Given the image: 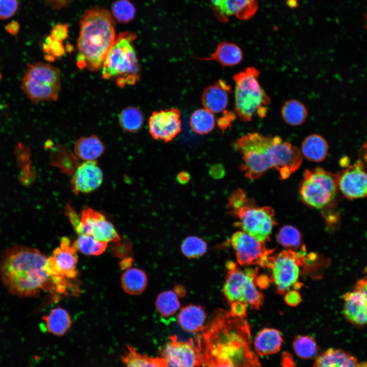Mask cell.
<instances>
[{"label": "cell", "instance_id": "obj_30", "mask_svg": "<svg viewBox=\"0 0 367 367\" xmlns=\"http://www.w3.org/2000/svg\"><path fill=\"white\" fill-rule=\"evenodd\" d=\"M281 115L286 123L296 126L301 125L305 121L308 112L301 101L296 99H290L283 104Z\"/></svg>", "mask_w": 367, "mask_h": 367}, {"label": "cell", "instance_id": "obj_8", "mask_svg": "<svg viewBox=\"0 0 367 367\" xmlns=\"http://www.w3.org/2000/svg\"><path fill=\"white\" fill-rule=\"evenodd\" d=\"M338 191L336 174L320 167L306 170L299 188L303 203L323 211L334 205Z\"/></svg>", "mask_w": 367, "mask_h": 367}, {"label": "cell", "instance_id": "obj_23", "mask_svg": "<svg viewBox=\"0 0 367 367\" xmlns=\"http://www.w3.org/2000/svg\"><path fill=\"white\" fill-rule=\"evenodd\" d=\"M282 342L281 333L278 330L270 328H264L255 338L254 350L257 355L273 354L280 349Z\"/></svg>", "mask_w": 367, "mask_h": 367}, {"label": "cell", "instance_id": "obj_24", "mask_svg": "<svg viewBox=\"0 0 367 367\" xmlns=\"http://www.w3.org/2000/svg\"><path fill=\"white\" fill-rule=\"evenodd\" d=\"M196 58L201 61L215 60L223 67H230L238 65L241 62L243 52L237 44L224 41L219 44L210 56Z\"/></svg>", "mask_w": 367, "mask_h": 367}, {"label": "cell", "instance_id": "obj_36", "mask_svg": "<svg viewBox=\"0 0 367 367\" xmlns=\"http://www.w3.org/2000/svg\"><path fill=\"white\" fill-rule=\"evenodd\" d=\"M293 347L296 354L302 359H312L318 354V346L314 339L310 336H296Z\"/></svg>", "mask_w": 367, "mask_h": 367}, {"label": "cell", "instance_id": "obj_41", "mask_svg": "<svg viewBox=\"0 0 367 367\" xmlns=\"http://www.w3.org/2000/svg\"><path fill=\"white\" fill-rule=\"evenodd\" d=\"M252 199L249 198L242 189L234 191L228 199V207L230 213L235 211L248 203Z\"/></svg>", "mask_w": 367, "mask_h": 367}, {"label": "cell", "instance_id": "obj_25", "mask_svg": "<svg viewBox=\"0 0 367 367\" xmlns=\"http://www.w3.org/2000/svg\"><path fill=\"white\" fill-rule=\"evenodd\" d=\"M177 318L179 325L184 330L197 333L204 328L206 314L201 306L191 304L181 309Z\"/></svg>", "mask_w": 367, "mask_h": 367}, {"label": "cell", "instance_id": "obj_14", "mask_svg": "<svg viewBox=\"0 0 367 367\" xmlns=\"http://www.w3.org/2000/svg\"><path fill=\"white\" fill-rule=\"evenodd\" d=\"M75 230L79 234L91 236L107 243L120 241L113 225L102 214L91 208L83 210L80 223Z\"/></svg>", "mask_w": 367, "mask_h": 367}, {"label": "cell", "instance_id": "obj_55", "mask_svg": "<svg viewBox=\"0 0 367 367\" xmlns=\"http://www.w3.org/2000/svg\"><path fill=\"white\" fill-rule=\"evenodd\" d=\"M2 74H1V72H0V81L2 80Z\"/></svg>", "mask_w": 367, "mask_h": 367}, {"label": "cell", "instance_id": "obj_1", "mask_svg": "<svg viewBox=\"0 0 367 367\" xmlns=\"http://www.w3.org/2000/svg\"><path fill=\"white\" fill-rule=\"evenodd\" d=\"M197 337L201 365L205 367H261L251 346L249 324L229 311L216 312Z\"/></svg>", "mask_w": 367, "mask_h": 367}, {"label": "cell", "instance_id": "obj_39", "mask_svg": "<svg viewBox=\"0 0 367 367\" xmlns=\"http://www.w3.org/2000/svg\"><path fill=\"white\" fill-rule=\"evenodd\" d=\"M180 248L185 256L193 258L203 255L206 251L207 246L202 239L196 236H190L183 241Z\"/></svg>", "mask_w": 367, "mask_h": 367}, {"label": "cell", "instance_id": "obj_51", "mask_svg": "<svg viewBox=\"0 0 367 367\" xmlns=\"http://www.w3.org/2000/svg\"><path fill=\"white\" fill-rule=\"evenodd\" d=\"M177 181L180 184H187L190 180L191 176L187 171H181L176 176Z\"/></svg>", "mask_w": 367, "mask_h": 367}, {"label": "cell", "instance_id": "obj_37", "mask_svg": "<svg viewBox=\"0 0 367 367\" xmlns=\"http://www.w3.org/2000/svg\"><path fill=\"white\" fill-rule=\"evenodd\" d=\"M156 307L164 317L174 314L180 307V302L174 292L166 291L161 293L155 301Z\"/></svg>", "mask_w": 367, "mask_h": 367}, {"label": "cell", "instance_id": "obj_26", "mask_svg": "<svg viewBox=\"0 0 367 367\" xmlns=\"http://www.w3.org/2000/svg\"><path fill=\"white\" fill-rule=\"evenodd\" d=\"M328 151L327 142L322 136L311 134L307 136L301 144V152L308 160L320 162L324 160Z\"/></svg>", "mask_w": 367, "mask_h": 367}, {"label": "cell", "instance_id": "obj_9", "mask_svg": "<svg viewBox=\"0 0 367 367\" xmlns=\"http://www.w3.org/2000/svg\"><path fill=\"white\" fill-rule=\"evenodd\" d=\"M304 252L287 249L269 257L267 268L271 270L270 281L279 294L283 295L291 287L298 289L300 267L305 264Z\"/></svg>", "mask_w": 367, "mask_h": 367}, {"label": "cell", "instance_id": "obj_47", "mask_svg": "<svg viewBox=\"0 0 367 367\" xmlns=\"http://www.w3.org/2000/svg\"><path fill=\"white\" fill-rule=\"evenodd\" d=\"M209 174L215 179H220L225 175V168L220 164H214L209 169Z\"/></svg>", "mask_w": 367, "mask_h": 367}, {"label": "cell", "instance_id": "obj_34", "mask_svg": "<svg viewBox=\"0 0 367 367\" xmlns=\"http://www.w3.org/2000/svg\"><path fill=\"white\" fill-rule=\"evenodd\" d=\"M278 242L287 249L297 250L303 248L301 232L295 227L286 225L282 227L277 235Z\"/></svg>", "mask_w": 367, "mask_h": 367}, {"label": "cell", "instance_id": "obj_2", "mask_svg": "<svg viewBox=\"0 0 367 367\" xmlns=\"http://www.w3.org/2000/svg\"><path fill=\"white\" fill-rule=\"evenodd\" d=\"M233 148L242 154L241 170L250 179L259 178L271 168L278 171L281 179H286L302 161L300 150L278 136L249 133L237 139Z\"/></svg>", "mask_w": 367, "mask_h": 367}, {"label": "cell", "instance_id": "obj_5", "mask_svg": "<svg viewBox=\"0 0 367 367\" xmlns=\"http://www.w3.org/2000/svg\"><path fill=\"white\" fill-rule=\"evenodd\" d=\"M134 32H123L116 37L101 67L102 77L115 80L119 87L132 86L140 78V66L134 45Z\"/></svg>", "mask_w": 367, "mask_h": 367}, {"label": "cell", "instance_id": "obj_52", "mask_svg": "<svg viewBox=\"0 0 367 367\" xmlns=\"http://www.w3.org/2000/svg\"><path fill=\"white\" fill-rule=\"evenodd\" d=\"M270 281V279H269V278L266 276L260 277L257 276L255 279V283L256 285H258V286L261 288H265L268 285Z\"/></svg>", "mask_w": 367, "mask_h": 367}, {"label": "cell", "instance_id": "obj_56", "mask_svg": "<svg viewBox=\"0 0 367 367\" xmlns=\"http://www.w3.org/2000/svg\"><path fill=\"white\" fill-rule=\"evenodd\" d=\"M202 367H205V366H202Z\"/></svg>", "mask_w": 367, "mask_h": 367}, {"label": "cell", "instance_id": "obj_42", "mask_svg": "<svg viewBox=\"0 0 367 367\" xmlns=\"http://www.w3.org/2000/svg\"><path fill=\"white\" fill-rule=\"evenodd\" d=\"M18 0H0V19H9L16 13Z\"/></svg>", "mask_w": 367, "mask_h": 367}, {"label": "cell", "instance_id": "obj_29", "mask_svg": "<svg viewBox=\"0 0 367 367\" xmlns=\"http://www.w3.org/2000/svg\"><path fill=\"white\" fill-rule=\"evenodd\" d=\"M121 283L126 293L130 295H138L142 293L146 287L147 275L140 269H128L122 274Z\"/></svg>", "mask_w": 367, "mask_h": 367}, {"label": "cell", "instance_id": "obj_16", "mask_svg": "<svg viewBox=\"0 0 367 367\" xmlns=\"http://www.w3.org/2000/svg\"><path fill=\"white\" fill-rule=\"evenodd\" d=\"M76 251L67 237L61 239L60 246L47 258L46 270L50 276L74 279L77 275Z\"/></svg>", "mask_w": 367, "mask_h": 367}, {"label": "cell", "instance_id": "obj_27", "mask_svg": "<svg viewBox=\"0 0 367 367\" xmlns=\"http://www.w3.org/2000/svg\"><path fill=\"white\" fill-rule=\"evenodd\" d=\"M104 146L100 140L95 135L82 137L74 145V152L81 159L95 161L103 152Z\"/></svg>", "mask_w": 367, "mask_h": 367}, {"label": "cell", "instance_id": "obj_13", "mask_svg": "<svg viewBox=\"0 0 367 367\" xmlns=\"http://www.w3.org/2000/svg\"><path fill=\"white\" fill-rule=\"evenodd\" d=\"M167 367H196L201 366L199 351L193 340H179L176 335L170 336L169 341L160 351Z\"/></svg>", "mask_w": 367, "mask_h": 367}, {"label": "cell", "instance_id": "obj_45", "mask_svg": "<svg viewBox=\"0 0 367 367\" xmlns=\"http://www.w3.org/2000/svg\"><path fill=\"white\" fill-rule=\"evenodd\" d=\"M231 314L240 318H244L246 315V304L241 302H234L230 304Z\"/></svg>", "mask_w": 367, "mask_h": 367}, {"label": "cell", "instance_id": "obj_19", "mask_svg": "<svg viewBox=\"0 0 367 367\" xmlns=\"http://www.w3.org/2000/svg\"><path fill=\"white\" fill-rule=\"evenodd\" d=\"M102 173L95 161H87L80 164L71 180L76 193H89L98 188L102 182Z\"/></svg>", "mask_w": 367, "mask_h": 367}, {"label": "cell", "instance_id": "obj_21", "mask_svg": "<svg viewBox=\"0 0 367 367\" xmlns=\"http://www.w3.org/2000/svg\"><path fill=\"white\" fill-rule=\"evenodd\" d=\"M231 90V86L222 80L206 88L201 96L204 108L213 114L225 111Z\"/></svg>", "mask_w": 367, "mask_h": 367}, {"label": "cell", "instance_id": "obj_18", "mask_svg": "<svg viewBox=\"0 0 367 367\" xmlns=\"http://www.w3.org/2000/svg\"><path fill=\"white\" fill-rule=\"evenodd\" d=\"M218 19L222 22L235 16L241 20L252 18L258 8L257 0H210Z\"/></svg>", "mask_w": 367, "mask_h": 367}, {"label": "cell", "instance_id": "obj_11", "mask_svg": "<svg viewBox=\"0 0 367 367\" xmlns=\"http://www.w3.org/2000/svg\"><path fill=\"white\" fill-rule=\"evenodd\" d=\"M238 263L242 266L257 265L267 267L270 255L274 251L268 249L265 243L260 242L243 231L234 232L231 238Z\"/></svg>", "mask_w": 367, "mask_h": 367}, {"label": "cell", "instance_id": "obj_50", "mask_svg": "<svg viewBox=\"0 0 367 367\" xmlns=\"http://www.w3.org/2000/svg\"><path fill=\"white\" fill-rule=\"evenodd\" d=\"M19 28V24L15 21L10 22L5 27L7 32L13 35H16L18 33Z\"/></svg>", "mask_w": 367, "mask_h": 367}, {"label": "cell", "instance_id": "obj_31", "mask_svg": "<svg viewBox=\"0 0 367 367\" xmlns=\"http://www.w3.org/2000/svg\"><path fill=\"white\" fill-rule=\"evenodd\" d=\"M121 358L125 367H167L162 357H152L142 354L131 346L127 347Z\"/></svg>", "mask_w": 367, "mask_h": 367}, {"label": "cell", "instance_id": "obj_53", "mask_svg": "<svg viewBox=\"0 0 367 367\" xmlns=\"http://www.w3.org/2000/svg\"><path fill=\"white\" fill-rule=\"evenodd\" d=\"M174 292L177 296L182 297L186 294V290L181 285H177L175 287Z\"/></svg>", "mask_w": 367, "mask_h": 367}, {"label": "cell", "instance_id": "obj_28", "mask_svg": "<svg viewBox=\"0 0 367 367\" xmlns=\"http://www.w3.org/2000/svg\"><path fill=\"white\" fill-rule=\"evenodd\" d=\"M48 332L57 336L64 335L70 328L71 320L68 312L63 308L57 307L43 318Z\"/></svg>", "mask_w": 367, "mask_h": 367}, {"label": "cell", "instance_id": "obj_33", "mask_svg": "<svg viewBox=\"0 0 367 367\" xmlns=\"http://www.w3.org/2000/svg\"><path fill=\"white\" fill-rule=\"evenodd\" d=\"M121 127L125 131L134 133L140 130L144 122V117L137 108L128 107L123 109L118 116Z\"/></svg>", "mask_w": 367, "mask_h": 367}, {"label": "cell", "instance_id": "obj_4", "mask_svg": "<svg viewBox=\"0 0 367 367\" xmlns=\"http://www.w3.org/2000/svg\"><path fill=\"white\" fill-rule=\"evenodd\" d=\"M116 37L115 19L108 10L98 7L86 10L80 21L78 67L92 71L101 69Z\"/></svg>", "mask_w": 367, "mask_h": 367}, {"label": "cell", "instance_id": "obj_46", "mask_svg": "<svg viewBox=\"0 0 367 367\" xmlns=\"http://www.w3.org/2000/svg\"><path fill=\"white\" fill-rule=\"evenodd\" d=\"M285 302L290 306H296L301 301V296L296 291H289L284 297Z\"/></svg>", "mask_w": 367, "mask_h": 367}, {"label": "cell", "instance_id": "obj_57", "mask_svg": "<svg viewBox=\"0 0 367 367\" xmlns=\"http://www.w3.org/2000/svg\"><path fill=\"white\" fill-rule=\"evenodd\" d=\"M366 22H367V19H366Z\"/></svg>", "mask_w": 367, "mask_h": 367}, {"label": "cell", "instance_id": "obj_35", "mask_svg": "<svg viewBox=\"0 0 367 367\" xmlns=\"http://www.w3.org/2000/svg\"><path fill=\"white\" fill-rule=\"evenodd\" d=\"M76 251L89 255L102 254L108 247V243L97 241L89 235L80 234L72 244Z\"/></svg>", "mask_w": 367, "mask_h": 367}, {"label": "cell", "instance_id": "obj_38", "mask_svg": "<svg viewBox=\"0 0 367 367\" xmlns=\"http://www.w3.org/2000/svg\"><path fill=\"white\" fill-rule=\"evenodd\" d=\"M111 14L115 20L121 23H127L135 17L136 10L129 0H117L111 6Z\"/></svg>", "mask_w": 367, "mask_h": 367}, {"label": "cell", "instance_id": "obj_22", "mask_svg": "<svg viewBox=\"0 0 367 367\" xmlns=\"http://www.w3.org/2000/svg\"><path fill=\"white\" fill-rule=\"evenodd\" d=\"M313 367H361L357 358L342 349L330 348L316 358Z\"/></svg>", "mask_w": 367, "mask_h": 367}, {"label": "cell", "instance_id": "obj_10", "mask_svg": "<svg viewBox=\"0 0 367 367\" xmlns=\"http://www.w3.org/2000/svg\"><path fill=\"white\" fill-rule=\"evenodd\" d=\"M230 214L239 220L235 223L236 226L264 243L269 240L272 229L277 224L274 209L269 206L257 205L253 199Z\"/></svg>", "mask_w": 367, "mask_h": 367}, {"label": "cell", "instance_id": "obj_43", "mask_svg": "<svg viewBox=\"0 0 367 367\" xmlns=\"http://www.w3.org/2000/svg\"><path fill=\"white\" fill-rule=\"evenodd\" d=\"M68 25L67 24L58 23L55 25L49 35L53 38L63 41L68 37Z\"/></svg>", "mask_w": 367, "mask_h": 367}, {"label": "cell", "instance_id": "obj_32", "mask_svg": "<svg viewBox=\"0 0 367 367\" xmlns=\"http://www.w3.org/2000/svg\"><path fill=\"white\" fill-rule=\"evenodd\" d=\"M216 124L214 114L205 108L195 110L190 119L193 130L199 135H205L212 132Z\"/></svg>", "mask_w": 367, "mask_h": 367}, {"label": "cell", "instance_id": "obj_15", "mask_svg": "<svg viewBox=\"0 0 367 367\" xmlns=\"http://www.w3.org/2000/svg\"><path fill=\"white\" fill-rule=\"evenodd\" d=\"M336 176L338 190L347 199L353 200L367 197V171L360 160Z\"/></svg>", "mask_w": 367, "mask_h": 367}, {"label": "cell", "instance_id": "obj_44", "mask_svg": "<svg viewBox=\"0 0 367 367\" xmlns=\"http://www.w3.org/2000/svg\"><path fill=\"white\" fill-rule=\"evenodd\" d=\"M223 115L218 120L217 124L222 131L224 132L231 126V123L237 117L235 113L224 111Z\"/></svg>", "mask_w": 367, "mask_h": 367}, {"label": "cell", "instance_id": "obj_17", "mask_svg": "<svg viewBox=\"0 0 367 367\" xmlns=\"http://www.w3.org/2000/svg\"><path fill=\"white\" fill-rule=\"evenodd\" d=\"M149 130L151 137L168 142L181 131L180 111L171 108L153 112L149 118Z\"/></svg>", "mask_w": 367, "mask_h": 367}, {"label": "cell", "instance_id": "obj_7", "mask_svg": "<svg viewBox=\"0 0 367 367\" xmlns=\"http://www.w3.org/2000/svg\"><path fill=\"white\" fill-rule=\"evenodd\" d=\"M21 88L36 104L43 101H57L61 90L60 70L48 63H29L21 80Z\"/></svg>", "mask_w": 367, "mask_h": 367}, {"label": "cell", "instance_id": "obj_49", "mask_svg": "<svg viewBox=\"0 0 367 367\" xmlns=\"http://www.w3.org/2000/svg\"><path fill=\"white\" fill-rule=\"evenodd\" d=\"M54 9H60L65 7L71 0H45Z\"/></svg>", "mask_w": 367, "mask_h": 367}, {"label": "cell", "instance_id": "obj_3", "mask_svg": "<svg viewBox=\"0 0 367 367\" xmlns=\"http://www.w3.org/2000/svg\"><path fill=\"white\" fill-rule=\"evenodd\" d=\"M47 260L36 248L18 245L7 249L0 259V276L8 292L24 298L36 296L41 290L54 293Z\"/></svg>", "mask_w": 367, "mask_h": 367}, {"label": "cell", "instance_id": "obj_54", "mask_svg": "<svg viewBox=\"0 0 367 367\" xmlns=\"http://www.w3.org/2000/svg\"><path fill=\"white\" fill-rule=\"evenodd\" d=\"M132 261L130 258H125L120 263V265L122 269H127L131 265Z\"/></svg>", "mask_w": 367, "mask_h": 367}, {"label": "cell", "instance_id": "obj_12", "mask_svg": "<svg viewBox=\"0 0 367 367\" xmlns=\"http://www.w3.org/2000/svg\"><path fill=\"white\" fill-rule=\"evenodd\" d=\"M365 276L359 279L353 290L343 296V313L353 325L362 327L367 325V267Z\"/></svg>", "mask_w": 367, "mask_h": 367}, {"label": "cell", "instance_id": "obj_48", "mask_svg": "<svg viewBox=\"0 0 367 367\" xmlns=\"http://www.w3.org/2000/svg\"><path fill=\"white\" fill-rule=\"evenodd\" d=\"M66 213L73 228L75 230L80 223L81 219L78 218L75 212L69 205L66 207Z\"/></svg>", "mask_w": 367, "mask_h": 367}, {"label": "cell", "instance_id": "obj_40", "mask_svg": "<svg viewBox=\"0 0 367 367\" xmlns=\"http://www.w3.org/2000/svg\"><path fill=\"white\" fill-rule=\"evenodd\" d=\"M42 48L45 53V58L48 61L53 60L55 58L61 57L65 53L63 41L56 40L50 35L44 39L42 44Z\"/></svg>", "mask_w": 367, "mask_h": 367}, {"label": "cell", "instance_id": "obj_6", "mask_svg": "<svg viewBox=\"0 0 367 367\" xmlns=\"http://www.w3.org/2000/svg\"><path fill=\"white\" fill-rule=\"evenodd\" d=\"M259 70L247 67L233 76L234 87V112L243 122L250 121L254 116L264 118L271 99L260 85Z\"/></svg>", "mask_w": 367, "mask_h": 367}, {"label": "cell", "instance_id": "obj_20", "mask_svg": "<svg viewBox=\"0 0 367 367\" xmlns=\"http://www.w3.org/2000/svg\"><path fill=\"white\" fill-rule=\"evenodd\" d=\"M226 267L227 274L223 289L225 298L230 304L234 302L245 303L244 293L249 268L242 270L235 263L231 261H227Z\"/></svg>", "mask_w": 367, "mask_h": 367}]
</instances>
